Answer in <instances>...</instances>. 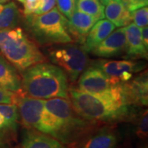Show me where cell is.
I'll use <instances>...</instances> for the list:
<instances>
[{
  "label": "cell",
  "instance_id": "cell-1",
  "mask_svg": "<svg viewBox=\"0 0 148 148\" xmlns=\"http://www.w3.org/2000/svg\"><path fill=\"white\" fill-rule=\"evenodd\" d=\"M21 90L36 99H69L68 77L58 66L48 63L33 65L21 73Z\"/></svg>",
  "mask_w": 148,
  "mask_h": 148
},
{
  "label": "cell",
  "instance_id": "cell-2",
  "mask_svg": "<svg viewBox=\"0 0 148 148\" xmlns=\"http://www.w3.org/2000/svg\"><path fill=\"white\" fill-rule=\"evenodd\" d=\"M0 51L20 73L46 60L36 45L20 27L0 31Z\"/></svg>",
  "mask_w": 148,
  "mask_h": 148
},
{
  "label": "cell",
  "instance_id": "cell-3",
  "mask_svg": "<svg viewBox=\"0 0 148 148\" xmlns=\"http://www.w3.org/2000/svg\"><path fill=\"white\" fill-rule=\"evenodd\" d=\"M69 98L76 113L91 123L121 121L129 115V106L111 103L79 89H69Z\"/></svg>",
  "mask_w": 148,
  "mask_h": 148
},
{
  "label": "cell",
  "instance_id": "cell-4",
  "mask_svg": "<svg viewBox=\"0 0 148 148\" xmlns=\"http://www.w3.org/2000/svg\"><path fill=\"white\" fill-rule=\"evenodd\" d=\"M45 106L57 119L60 128L59 142L64 144L77 143L92 127L91 122L79 116L69 99L53 98L45 101Z\"/></svg>",
  "mask_w": 148,
  "mask_h": 148
},
{
  "label": "cell",
  "instance_id": "cell-5",
  "mask_svg": "<svg viewBox=\"0 0 148 148\" xmlns=\"http://www.w3.org/2000/svg\"><path fill=\"white\" fill-rule=\"evenodd\" d=\"M27 17L33 37L40 44H67L73 41L68 31V19L57 8L54 7L44 14Z\"/></svg>",
  "mask_w": 148,
  "mask_h": 148
},
{
  "label": "cell",
  "instance_id": "cell-6",
  "mask_svg": "<svg viewBox=\"0 0 148 148\" xmlns=\"http://www.w3.org/2000/svg\"><path fill=\"white\" fill-rule=\"evenodd\" d=\"M16 106L19 119L26 128L35 129L59 141L60 128L58 123L46 110L44 100L23 96L19 97Z\"/></svg>",
  "mask_w": 148,
  "mask_h": 148
},
{
  "label": "cell",
  "instance_id": "cell-7",
  "mask_svg": "<svg viewBox=\"0 0 148 148\" xmlns=\"http://www.w3.org/2000/svg\"><path fill=\"white\" fill-rule=\"evenodd\" d=\"M79 77V90L111 103L130 106L123 90V84H112L106 74L95 66L85 69Z\"/></svg>",
  "mask_w": 148,
  "mask_h": 148
},
{
  "label": "cell",
  "instance_id": "cell-8",
  "mask_svg": "<svg viewBox=\"0 0 148 148\" xmlns=\"http://www.w3.org/2000/svg\"><path fill=\"white\" fill-rule=\"evenodd\" d=\"M47 53L53 64L64 71L71 82L78 79L89 62L82 47L74 44L67 43L49 48Z\"/></svg>",
  "mask_w": 148,
  "mask_h": 148
},
{
  "label": "cell",
  "instance_id": "cell-9",
  "mask_svg": "<svg viewBox=\"0 0 148 148\" xmlns=\"http://www.w3.org/2000/svg\"><path fill=\"white\" fill-rule=\"evenodd\" d=\"M91 65L102 71L114 85L128 82L132 78L133 74L141 72L146 67V64L143 61L130 59H99L94 61Z\"/></svg>",
  "mask_w": 148,
  "mask_h": 148
},
{
  "label": "cell",
  "instance_id": "cell-10",
  "mask_svg": "<svg viewBox=\"0 0 148 148\" xmlns=\"http://www.w3.org/2000/svg\"><path fill=\"white\" fill-rule=\"evenodd\" d=\"M125 27L114 30L90 53L100 58H110L123 57L126 52Z\"/></svg>",
  "mask_w": 148,
  "mask_h": 148
},
{
  "label": "cell",
  "instance_id": "cell-11",
  "mask_svg": "<svg viewBox=\"0 0 148 148\" xmlns=\"http://www.w3.org/2000/svg\"><path fill=\"white\" fill-rule=\"evenodd\" d=\"M118 143L117 132L110 127H103L86 133L80 142V148H116Z\"/></svg>",
  "mask_w": 148,
  "mask_h": 148
},
{
  "label": "cell",
  "instance_id": "cell-12",
  "mask_svg": "<svg viewBox=\"0 0 148 148\" xmlns=\"http://www.w3.org/2000/svg\"><path fill=\"white\" fill-rule=\"evenodd\" d=\"M97 21L99 20L94 16L75 9L68 20V31L70 36H73L79 44H83L88 32Z\"/></svg>",
  "mask_w": 148,
  "mask_h": 148
},
{
  "label": "cell",
  "instance_id": "cell-13",
  "mask_svg": "<svg viewBox=\"0 0 148 148\" xmlns=\"http://www.w3.org/2000/svg\"><path fill=\"white\" fill-rule=\"evenodd\" d=\"M126 36V58H143L147 59L148 49L144 46L142 39V31L134 23H130L125 27Z\"/></svg>",
  "mask_w": 148,
  "mask_h": 148
},
{
  "label": "cell",
  "instance_id": "cell-14",
  "mask_svg": "<svg viewBox=\"0 0 148 148\" xmlns=\"http://www.w3.org/2000/svg\"><path fill=\"white\" fill-rule=\"evenodd\" d=\"M123 90L127 103L147 106V72H144L130 83H123Z\"/></svg>",
  "mask_w": 148,
  "mask_h": 148
},
{
  "label": "cell",
  "instance_id": "cell-15",
  "mask_svg": "<svg viewBox=\"0 0 148 148\" xmlns=\"http://www.w3.org/2000/svg\"><path fill=\"white\" fill-rule=\"evenodd\" d=\"M21 148H69L51 136L32 128H25L21 133Z\"/></svg>",
  "mask_w": 148,
  "mask_h": 148
},
{
  "label": "cell",
  "instance_id": "cell-16",
  "mask_svg": "<svg viewBox=\"0 0 148 148\" xmlns=\"http://www.w3.org/2000/svg\"><path fill=\"white\" fill-rule=\"evenodd\" d=\"M115 26L107 19H101L95 22V24L88 32L82 44V49L86 53H90L95 48L101 44L106 37L114 30Z\"/></svg>",
  "mask_w": 148,
  "mask_h": 148
},
{
  "label": "cell",
  "instance_id": "cell-17",
  "mask_svg": "<svg viewBox=\"0 0 148 148\" xmlns=\"http://www.w3.org/2000/svg\"><path fill=\"white\" fill-rule=\"evenodd\" d=\"M0 87L14 93L21 90V77L18 70L0 55Z\"/></svg>",
  "mask_w": 148,
  "mask_h": 148
},
{
  "label": "cell",
  "instance_id": "cell-18",
  "mask_svg": "<svg viewBox=\"0 0 148 148\" xmlns=\"http://www.w3.org/2000/svg\"><path fill=\"white\" fill-rule=\"evenodd\" d=\"M104 8L105 17L116 27H124L132 22L131 12L125 8L123 3L110 0Z\"/></svg>",
  "mask_w": 148,
  "mask_h": 148
},
{
  "label": "cell",
  "instance_id": "cell-19",
  "mask_svg": "<svg viewBox=\"0 0 148 148\" xmlns=\"http://www.w3.org/2000/svg\"><path fill=\"white\" fill-rule=\"evenodd\" d=\"M19 123V114L15 104H0V132H15Z\"/></svg>",
  "mask_w": 148,
  "mask_h": 148
},
{
  "label": "cell",
  "instance_id": "cell-20",
  "mask_svg": "<svg viewBox=\"0 0 148 148\" xmlns=\"http://www.w3.org/2000/svg\"><path fill=\"white\" fill-rule=\"evenodd\" d=\"M20 20V12L16 4L10 2L0 11V31L16 28Z\"/></svg>",
  "mask_w": 148,
  "mask_h": 148
},
{
  "label": "cell",
  "instance_id": "cell-21",
  "mask_svg": "<svg viewBox=\"0 0 148 148\" xmlns=\"http://www.w3.org/2000/svg\"><path fill=\"white\" fill-rule=\"evenodd\" d=\"M75 9L95 17L97 20L105 18L104 6L97 0H74Z\"/></svg>",
  "mask_w": 148,
  "mask_h": 148
},
{
  "label": "cell",
  "instance_id": "cell-22",
  "mask_svg": "<svg viewBox=\"0 0 148 148\" xmlns=\"http://www.w3.org/2000/svg\"><path fill=\"white\" fill-rule=\"evenodd\" d=\"M132 19L134 21V24L140 28L147 27L148 25V8L147 7L141 8L138 10L133 11L131 12Z\"/></svg>",
  "mask_w": 148,
  "mask_h": 148
},
{
  "label": "cell",
  "instance_id": "cell-23",
  "mask_svg": "<svg viewBox=\"0 0 148 148\" xmlns=\"http://www.w3.org/2000/svg\"><path fill=\"white\" fill-rule=\"evenodd\" d=\"M23 7V13L26 16L36 15L40 8L42 0H16Z\"/></svg>",
  "mask_w": 148,
  "mask_h": 148
},
{
  "label": "cell",
  "instance_id": "cell-24",
  "mask_svg": "<svg viewBox=\"0 0 148 148\" xmlns=\"http://www.w3.org/2000/svg\"><path fill=\"white\" fill-rule=\"evenodd\" d=\"M56 3L58 10L67 19H69L75 10L74 0H56Z\"/></svg>",
  "mask_w": 148,
  "mask_h": 148
},
{
  "label": "cell",
  "instance_id": "cell-25",
  "mask_svg": "<svg viewBox=\"0 0 148 148\" xmlns=\"http://www.w3.org/2000/svg\"><path fill=\"white\" fill-rule=\"evenodd\" d=\"M148 133V116L147 110L144 111L139 118L138 127H137V136L141 139H146Z\"/></svg>",
  "mask_w": 148,
  "mask_h": 148
},
{
  "label": "cell",
  "instance_id": "cell-26",
  "mask_svg": "<svg viewBox=\"0 0 148 148\" xmlns=\"http://www.w3.org/2000/svg\"><path fill=\"white\" fill-rule=\"evenodd\" d=\"M19 99L18 93H14L0 87V104H15Z\"/></svg>",
  "mask_w": 148,
  "mask_h": 148
},
{
  "label": "cell",
  "instance_id": "cell-27",
  "mask_svg": "<svg viewBox=\"0 0 148 148\" xmlns=\"http://www.w3.org/2000/svg\"><path fill=\"white\" fill-rule=\"evenodd\" d=\"M56 4V0H42V4L40 8L37 12L36 15H40L46 13L50 10H52L55 7Z\"/></svg>",
  "mask_w": 148,
  "mask_h": 148
},
{
  "label": "cell",
  "instance_id": "cell-28",
  "mask_svg": "<svg viewBox=\"0 0 148 148\" xmlns=\"http://www.w3.org/2000/svg\"><path fill=\"white\" fill-rule=\"evenodd\" d=\"M142 31V39L144 46L148 49V28L147 27L141 28Z\"/></svg>",
  "mask_w": 148,
  "mask_h": 148
},
{
  "label": "cell",
  "instance_id": "cell-29",
  "mask_svg": "<svg viewBox=\"0 0 148 148\" xmlns=\"http://www.w3.org/2000/svg\"><path fill=\"white\" fill-rule=\"evenodd\" d=\"M0 148H10L9 144L3 136V132H0Z\"/></svg>",
  "mask_w": 148,
  "mask_h": 148
},
{
  "label": "cell",
  "instance_id": "cell-30",
  "mask_svg": "<svg viewBox=\"0 0 148 148\" xmlns=\"http://www.w3.org/2000/svg\"><path fill=\"white\" fill-rule=\"evenodd\" d=\"M109 1H110V0H100V2H101V3L103 6H105L109 2ZM111 1H115V2H120V3H123V0H111Z\"/></svg>",
  "mask_w": 148,
  "mask_h": 148
},
{
  "label": "cell",
  "instance_id": "cell-31",
  "mask_svg": "<svg viewBox=\"0 0 148 148\" xmlns=\"http://www.w3.org/2000/svg\"><path fill=\"white\" fill-rule=\"evenodd\" d=\"M140 1H141V2H142V3H143V4H144L145 6H147L148 0H140Z\"/></svg>",
  "mask_w": 148,
  "mask_h": 148
},
{
  "label": "cell",
  "instance_id": "cell-32",
  "mask_svg": "<svg viewBox=\"0 0 148 148\" xmlns=\"http://www.w3.org/2000/svg\"><path fill=\"white\" fill-rule=\"evenodd\" d=\"M7 1H8V0H0V3H5Z\"/></svg>",
  "mask_w": 148,
  "mask_h": 148
},
{
  "label": "cell",
  "instance_id": "cell-33",
  "mask_svg": "<svg viewBox=\"0 0 148 148\" xmlns=\"http://www.w3.org/2000/svg\"><path fill=\"white\" fill-rule=\"evenodd\" d=\"M3 5H2V4L0 3V11H1V9H2V8H3Z\"/></svg>",
  "mask_w": 148,
  "mask_h": 148
},
{
  "label": "cell",
  "instance_id": "cell-34",
  "mask_svg": "<svg viewBox=\"0 0 148 148\" xmlns=\"http://www.w3.org/2000/svg\"><path fill=\"white\" fill-rule=\"evenodd\" d=\"M97 1H100V0H97Z\"/></svg>",
  "mask_w": 148,
  "mask_h": 148
}]
</instances>
